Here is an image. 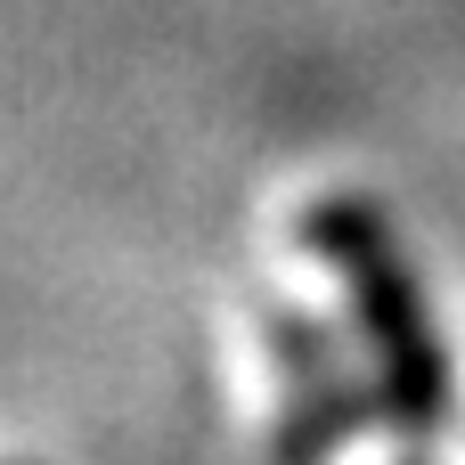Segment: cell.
<instances>
[{
  "mask_svg": "<svg viewBox=\"0 0 465 465\" xmlns=\"http://www.w3.org/2000/svg\"><path fill=\"white\" fill-rule=\"evenodd\" d=\"M270 343H278V376H286V433H278V465H327L351 433H368L376 384L351 376V360L335 351V335L302 311H270Z\"/></svg>",
  "mask_w": 465,
  "mask_h": 465,
  "instance_id": "2",
  "label": "cell"
},
{
  "mask_svg": "<svg viewBox=\"0 0 465 465\" xmlns=\"http://www.w3.org/2000/svg\"><path fill=\"white\" fill-rule=\"evenodd\" d=\"M302 237H311L319 262H335V278L351 294V327L376 351V409H384V425L433 433L450 417V360H441L425 294H417V278H409V262L392 245V221L376 204H360V196H335V204H319L302 221Z\"/></svg>",
  "mask_w": 465,
  "mask_h": 465,
  "instance_id": "1",
  "label": "cell"
}]
</instances>
